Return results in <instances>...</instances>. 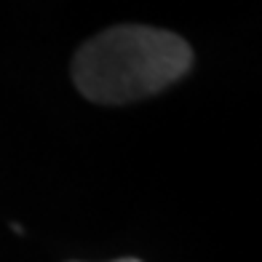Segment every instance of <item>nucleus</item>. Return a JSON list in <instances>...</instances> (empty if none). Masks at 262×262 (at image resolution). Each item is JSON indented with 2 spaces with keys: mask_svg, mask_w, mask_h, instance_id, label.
Wrapping results in <instances>:
<instances>
[{
  "mask_svg": "<svg viewBox=\"0 0 262 262\" xmlns=\"http://www.w3.org/2000/svg\"><path fill=\"white\" fill-rule=\"evenodd\" d=\"M118 262H139V259H118Z\"/></svg>",
  "mask_w": 262,
  "mask_h": 262,
  "instance_id": "f03ea898",
  "label": "nucleus"
},
{
  "mask_svg": "<svg viewBox=\"0 0 262 262\" xmlns=\"http://www.w3.org/2000/svg\"><path fill=\"white\" fill-rule=\"evenodd\" d=\"M190 64V46L169 30L118 25L94 35L73 59L78 91L99 104L134 102L180 80Z\"/></svg>",
  "mask_w": 262,
  "mask_h": 262,
  "instance_id": "f257e3e1",
  "label": "nucleus"
}]
</instances>
